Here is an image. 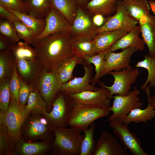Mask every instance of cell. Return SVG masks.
<instances>
[{
    "label": "cell",
    "instance_id": "bcb514c9",
    "mask_svg": "<svg viewBox=\"0 0 155 155\" xmlns=\"http://www.w3.org/2000/svg\"><path fill=\"white\" fill-rule=\"evenodd\" d=\"M106 18L102 15L96 14L93 16L92 21L94 24L97 28L101 27L104 24Z\"/></svg>",
    "mask_w": 155,
    "mask_h": 155
},
{
    "label": "cell",
    "instance_id": "6da1fadb",
    "mask_svg": "<svg viewBox=\"0 0 155 155\" xmlns=\"http://www.w3.org/2000/svg\"><path fill=\"white\" fill-rule=\"evenodd\" d=\"M74 39L71 33L61 32L48 35L32 44L42 69L49 72L56 70L74 56L72 49Z\"/></svg>",
    "mask_w": 155,
    "mask_h": 155
},
{
    "label": "cell",
    "instance_id": "83f0119b",
    "mask_svg": "<svg viewBox=\"0 0 155 155\" xmlns=\"http://www.w3.org/2000/svg\"><path fill=\"white\" fill-rule=\"evenodd\" d=\"M5 8L16 15L21 22L24 23L32 31L35 36L40 34L43 31L46 24L45 18L39 19L30 13L28 14L22 13Z\"/></svg>",
    "mask_w": 155,
    "mask_h": 155
},
{
    "label": "cell",
    "instance_id": "ee69618b",
    "mask_svg": "<svg viewBox=\"0 0 155 155\" xmlns=\"http://www.w3.org/2000/svg\"><path fill=\"white\" fill-rule=\"evenodd\" d=\"M0 17L2 19L6 20L13 23L16 21H20L16 15L1 5H0Z\"/></svg>",
    "mask_w": 155,
    "mask_h": 155
},
{
    "label": "cell",
    "instance_id": "836d02e7",
    "mask_svg": "<svg viewBox=\"0 0 155 155\" xmlns=\"http://www.w3.org/2000/svg\"><path fill=\"white\" fill-rule=\"evenodd\" d=\"M30 13L39 19L44 18L51 7V0H27Z\"/></svg>",
    "mask_w": 155,
    "mask_h": 155
},
{
    "label": "cell",
    "instance_id": "4fadbf2b",
    "mask_svg": "<svg viewBox=\"0 0 155 155\" xmlns=\"http://www.w3.org/2000/svg\"><path fill=\"white\" fill-rule=\"evenodd\" d=\"M99 85L100 87L96 91H86L77 94L67 93L74 101L80 103L110 108V91L105 87L103 82H99Z\"/></svg>",
    "mask_w": 155,
    "mask_h": 155
},
{
    "label": "cell",
    "instance_id": "30bf717a",
    "mask_svg": "<svg viewBox=\"0 0 155 155\" xmlns=\"http://www.w3.org/2000/svg\"><path fill=\"white\" fill-rule=\"evenodd\" d=\"M110 122L109 125L117 138L126 150L129 149L134 155H148L141 146V142L136 134L131 132L128 125L117 119Z\"/></svg>",
    "mask_w": 155,
    "mask_h": 155
},
{
    "label": "cell",
    "instance_id": "603a6c76",
    "mask_svg": "<svg viewBox=\"0 0 155 155\" xmlns=\"http://www.w3.org/2000/svg\"><path fill=\"white\" fill-rule=\"evenodd\" d=\"M121 3L130 16L138 21L150 14L151 8L147 0H123Z\"/></svg>",
    "mask_w": 155,
    "mask_h": 155
},
{
    "label": "cell",
    "instance_id": "60d3db41",
    "mask_svg": "<svg viewBox=\"0 0 155 155\" xmlns=\"http://www.w3.org/2000/svg\"><path fill=\"white\" fill-rule=\"evenodd\" d=\"M0 5L22 13L29 14L30 13L27 3L22 0H0Z\"/></svg>",
    "mask_w": 155,
    "mask_h": 155
},
{
    "label": "cell",
    "instance_id": "7a4b0ae2",
    "mask_svg": "<svg viewBox=\"0 0 155 155\" xmlns=\"http://www.w3.org/2000/svg\"><path fill=\"white\" fill-rule=\"evenodd\" d=\"M55 138L51 155H80L81 146L84 135L73 128H52Z\"/></svg>",
    "mask_w": 155,
    "mask_h": 155
},
{
    "label": "cell",
    "instance_id": "277c9868",
    "mask_svg": "<svg viewBox=\"0 0 155 155\" xmlns=\"http://www.w3.org/2000/svg\"><path fill=\"white\" fill-rule=\"evenodd\" d=\"M68 118L67 125L80 131L88 129L96 120L108 115L110 108L82 104L74 101Z\"/></svg>",
    "mask_w": 155,
    "mask_h": 155
},
{
    "label": "cell",
    "instance_id": "74e56055",
    "mask_svg": "<svg viewBox=\"0 0 155 155\" xmlns=\"http://www.w3.org/2000/svg\"><path fill=\"white\" fill-rule=\"evenodd\" d=\"M0 35L9 39L14 44L20 39L13 23L6 20L0 21Z\"/></svg>",
    "mask_w": 155,
    "mask_h": 155
},
{
    "label": "cell",
    "instance_id": "5b68a950",
    "mask_svg": "<svg viewBox=\"0 0 155 155\" xmlns=\"http://www.w3.org/2000/svg\"><path fill=\"white\" fill-rule=\"evenodd\" d=\"M26 105H21L18 100L11 97L7 111L4 113H0V123L6 127L14 151L16 146L21 139L22 125L28 114Z\"/></svg>",
    "mask_w": 155,
    "mask_h": 155
},
{
    "label": "cell",
    "instance_id": "cb8c5ba5",
    "mask_svg": "<svg viewBox=\"0 0 155 155\" xmlns=\"http://www.w3.org/2000/svg\"><path fill=\"white\" fill-rule=\"evenodd\" d=\"M118 0H91L84 7L92 13L109 16L116 10Z\"/></svg>",
    "mask_w": 155,
    "mask_h": 155
},
{
    "label": "cell",
    "instance_id": "8fae6325",
    "mask_svg": "<svg viewBox=\"0 0 155 155\" xmlns=\"http://www.w3.org/2000/svg\"><path fill=\"white\" fill-rule=\"evenodd\" d=\"M108 74L112 75L114 78L112 86L104 85L110 91L111 98L113 94L123 96L128 95L130 92L132 85L135 83L140 71L138 68L136 67L119 71H112Z\"/></svg>",
    "mask_w": 155,
    "mask_h": 155
},
{
    "label": "cell",
    "instance_id": "f35d334b",
    "mask_svg": "<svg viewBox=\"0 0 155 155\" xmlns=\"http://www.w3.org/2000/svg\"><path fill=\"white\" fill-rule=\"evenodd\" d=\"M9 82H0V113H4L9 106L11 94L9 88Z\"/></svg>",
    "mask_w": 155,
    "mask_h": 155
},
{
    "label": "cell",
    "instance_id": "b9f144b4",
    "mask_svg": "<svg viewBox=\"0 0 155 155\" xmlns=\"http://www.w3.org/2000/svg\"><path fill=\"white\" fill-rule=\"evenodd\" d=\"M11 97L18 100V91L20 86L19 77L17 70V61L15 59L14 69L9 82Z\"/></svg>",
    "mask_w": 155,
    "mask_h": 155
},
{
    "label": "cell",
    "instance_id": "c3c4849f",
    "mask_svg": "<svg viewBox=\"0 0 155 155\" xmlns=\"http://www.w3.org/2000/svg\"><path fill=\"white\" fill-rule=\"evenodd\" d=\"M78 5L84 7L90 1V0H74Z\"/></svg>",
    "mask_w": 155,
    "mask_h": 155
},
{
    "label": "cell",
    "instance_id": "d4e9b609",
    "mask_svg": "<svg viewBox=\"0 0 155 155\" xmlns=\"http://www.w3.org/2000/svg\"><path fill=\"white\" fill-rule=\"evenodd\" d=\"M51 6L72 25L78 6L74 0H51Z\"/></svg>",
    "mask_w": 155,
    "mask_h": 155
},
{
    "label": "cell",
    "instance_id": "1f68e13d",
    "mask_svg": "<svg viewBox=\"0 0 155 155\" xmlns=\"http://www.w3.org/2000/svg\"><path fill=\"white\" fill-rule=\"evenodd\" d=\"M29 44L25 42L19 41L12 46L11 49L15 59L24 58L33 61H39L36 50Z\"/></svg>",
    "mask_w": 155,
    "mask_h": 155
},
{
    "label": "cell",
    "instance_id": "f546056e",
    "mask_svg": "<svg viewBox=\"0 0 155 155\" xmlns=\"http://www.w3.org/2000/svg\"><path fill=\"white\" fill-rule=\"evenodd\" d=\"M72 49L75 55L83 59L86 56H91L97 54L93 39H74Z\"/></svg>",
    "mask_w": 155,
    "mask_h": 155
},
{
    "label": "cell",
    "instance_id": "9c48e42d",
    "mask_svg": "<svg viewBox=\"0 0 155 155\" xmlns=\"http://www.w3.org/2000/svg\"><path fill=\"white\" fill-rule=\"evenodd\" d=\"M139 24L128 13L121 0H118L116 4V10L114 14L106 18L104 24L98 28L97 34L105 31L125 30L128 32Z\"/></svg>",
    "mask_w": 155,
    "mask_h": 155
},
{
    "label": "cell",
    "instance_id": "681fc988",
    "mask_svg": "<svg viewBox=\"0 0 155 155\" xmlns=\"http://www.w3.org/2000/svg\"><path fill=\"white\" fill-rule=\"evenodd\" d=\"M151 9L155 15V1H149Z\"/></svg>",
    "mask_w": 155,
    "mask_h": 155
},
{
    "label": "cell",
    "instance_id": "3957f363",
    "mask_svg": "<svg viewBox=\"0 0 155 155\" xmlns=\"http://www.w3.org/2000/svg\"><path fill=\"white\" fill-rule=\"evenodd\" d=\"M20 138V140L27 142L40 140L53 144L55 135L42 114L29 113L22 125Z\"/></svg>",
    "mask_w": 155,
    "mask_h": 155
},
{
    "label": "cell",
    "instance_id": "ba28073f",
    "mask_svg": "<svg viewBox=\"0 0 155 155\" xmlns=\"http://www.w3.org/2000/svg\"><path fill=\"white\" fill-rule=\"evenodd\" d=\"M62 84L57 70L49 72L42 69L36 86L40 95L46 102L47 112L51 111L54 98L60 90Z\"/></svg>",
    "mask_w": 155,
    "mask_h": 155
},
{
    "label": "cell",
    "instance_id": "ab89813d",
    "mask_svg": "<svg viewBox=\"0 0 155 155\" xmlns=\"http://www.w3.org/2000/svg\"><path fill=\"white\" fill-rule=\"evenodd\" d=\"M13 24L20 39H22L24 42L32 44L35 36L32 31L21 21H16Z\"/></svg>",
    "mask_w": 155,
    "mask_h": 155
},
{
    "label": "cell",
    "instance_id": "ac0fdd59",
    "mask_svg": "<svg viewBox=\"0 0 155 155\" xmlns=\"http://www.w3.org/2000/svg\"><path fill=\"white\" fill-rule=\"evenodd\" d=\"M16 60L19 77L30 86L32 89L35 88L42 69L39 62L33 61L24 58Z\"/></svg>",
    "mask_w": 155,
    "mask_h": 155
},
{
    "label": "cell",
    "instance_id": "52a82bcc",
    "mask_svg": "<svg viewBox=\"0 0 155 155\" xmlns=\"http://www.w3.org/2000/svg\"><path fill=\"white\" fill-rule=\"evenodd\" d=\"M140 93L139 89L135 86L133 90L126 96L116 94L112 96L111 98L114 99L110 110L113 114L108 117V121L117 119L123 123L125 117L131 111L136 108H141L143 103L138 96Z\"/></svg>",
    "mask_w": 155,
    "mask_h": 155
},
{
    "label": "cell",
    "instance_id": "44dd1931",
    "mask_svg": "<svg viewBox=\"0 0 155 155\" xmlns=\"http://www.w3.org/2000/svg\"><path fill=\"white\" fill-rule=\"evenodd\" d=\"M52 144L42 141L27 142L20 140L14 152L15 155H48L51 154Z\"/></svg>",
    "mask_w": 155,
    "mask_h": 155
},
{
    "label": "cell",
    "instance_id": "f1b7e54d",
    "mask_svg": "<svg viewBox=\"0 0 155 155\" xmlns=\"http://www.w3.org/2000/svg\"><path fill=\"white\" fill-rule=\"evenodd\" d=\"M46 102L40 95L37 86L32 89L26 105L28 113L41 115L46 111Z\"/></svg>",
    "mask_w": 155,
    "mask_h": 155
},
{
    "label": "cell",
    "instance_id": "e575fe53",
    "mask_svg": "<svg viewBox=\"0 0 155 155\" xmlns=\"http://www.w3.org/2000/svg\"><path fill=\"white\" fill-rule=\"evenodd\" d=\"M96 127L94 122L89 128L84 130V137L82 141L80 155H92L96 147L97 141L94 140V133Z\"/></svg>",
    "mask_w": 155,
    "mask_h": 155
},
{
    "label": "cell",
    "instance_id": "7c38bea8",
    "mask_svg": "<svg viewBox=\"0 0 155 155\" xmlns=\"http://www.w3.org/2000/svg\"><path fill=\"white\" fill-rule=\"evenodd\" d=\"M137 51L133 48L123 49L115 53L109 49L104 58V62L100 75V78L112 71H119L126 69L133 68L130 65L131 58Z\"/></svg>",
    "mask_w": 155,
    "mask_h": 155
},
{
    "label": "cell",
    "instance_id": "2e32d148",
    "mask_svg": "<svg viewBox=\"0 0 155 155\" xmlns=\"http://www.w3.org/2000/svg\"><path fill=\"white\" fill-rule=\"evenodd\" d=\"M82 64L84 70V74L82 77H76L67 82L63 84L60 91L67 93L77 94L86 91H95L98 88L90 84L92 78V67L86 65L84 60Z\"/></svg>",
    "mask_w": 155,
    "mask_h": 155
},
{
    "label": "cell",
    "instance_id": "4316f807",
    "mask_svg": "<svg viewBox=\"0 0 155 155\" xmlns=\"http://www.w3.org/2000/svg\"><path fill=\"white\" fill-rule=\"evenodd\" d=\"M155 117V109L148 102V106L144 109L136 108L133 110L125 117L123 123L128 125L132 122L135 123L147 122Z\"/></svg>",
    "mask_w": 155,
    "mask_h": 155
},
{
    "label": "cell",
    "instance_id": "484cf974",
    "mask_svg": "<svg viewBox=\"0 0 155 155\" xmlns=\"http://www.w3.org/2000/svg\"><path fill=\"white\" fill-rule=\"evenodd\" d=\"M15 62L11 49L0 51V82H9Z\"/></svg>",
    "mask_w": 155,
    "mask_h": 155
},
{
    "label": "cell",
    "instance_id": "d6986e66",
    "mask_svg": "<svg viewBox=\"0 0 155 155\" xmlns=\"http://www.w3.org/2000/svg\"><path fill=\"white\" fill-rule=\"evenodd\" d=\"M141 33L140 25L118 40L110 48L109 50L114 52L119 49L133 48L137 51H143L145 48V43L140 36Z\"/></svg>",
    "mask_w": 155,
    "mask_h": 155
},
{
    "label": "cell",
    "instance_id": "7bdbcfd3",
    "mask_svg": "<svg viewBox=\"0 0 155 155\" xmlns=\"http://www.w3.org/2000/svg\"><path fill=\"white\" fill-rule=\"evenodd\" d=\"M19 79L20 86L18 91V100L21 105H26L31 92L32 88L20 77Z\"/></svg>",
    "mask_w": 155,
    "mask_h": 155
},
{
    "label": "cell",
    "instance_id": "9a60e30c",
    "mask_svg": "<svg viewBox=\"0 0 155 155\" xmlns=\"http://www.w3.org/2000/svg\"><path fill=\"white\" fill-rule=\"evenodd\" d=\"M45 18L46 24L43 31L40 34L34 37L32 44L54 33L67 32L71 33L72 25L52 7H51Z\"/></svg>",
    "mask_w": 155,
    "mask_h": 155
},
{
    "label": "cell",
    "instance_id": "f907efd6",
    "mask_svg": "<svg viewBox=\"0 0 155 155\" xmlns=\"http://www.w3.org/2000/svg\"><path fill=\"white\" fill-rule=\"evenodd\" d=\"M22 0L24 2H26L27 0Z\"/></svg>",
    "mask_w": 155,
    "mask_h": 155
},
{
    "label": "cell",
    "instance_id": "d6a6232c",
    "mask_svg": "<svg viewBox=\"0 0 155 155\" xmlns=\"http://www.w3.org/2000/svg\"><path fill=\"white\" fill-rule=\"evenodd\" d=\"M144 59L138 62L135 65L136 67H142L146 69L148 75L145 82L141 86L142 90H144L148 83L150 88L155 87V57L148 55H145Z\"/></svg>",
    "mask_w": 155,
    "mask_h": 155
},
{
    "label": "cell",
    "instance_id": "7dc6e473",
    "mask_svg": "<svg viewBox=\"0 0 155 155\" xmlns=\"http://www.w3.org/2000/svg\"><path fill=\"white\" fill-rule=\"evenodd\" d=\"M145 92L148 96V100L151 106L155 109V96H150V88L147 86L145 89Z\"/></svg>",
    "mask_w": 155,
    "mask_h": 155
},
{
    "label": "cell",
    "instance_id": "d590c367",
    "mask_svg": "<svg viewBox=\"0 0 155 155\" xmlns=\"http://www.w3.org/2000/svg\"><path fill=\"white\" fill-rule=\"evenodd\" d=\"M108 50L92 56H86L83 59L84 61L87 64L92 63L95 67L96 73L91 82L92 85H95L99 82L100 75L104 64L105 56Z\"/></svg>",
    "mask_w": 155,
    "mask_h": 155
},
{
    "label": "cell",
    "instance_id": "4dcf8cb0",
    "mask_svg": "<svg viewBox=\"0 0 155 155\" xmlns=\"http://www.w3.org/2000/svg\"><path fill=\"white\" fill-rule=\"evenodd\" d=\"M83 59L76 55L63 63L57 70L63 84L66 83L73 79V73L75 66L82 64Z\"/></svg>",
    "mask_w": 155,
    "mask_h": 155
},
{
    "label": "cell",
    "instance_id": "8992f818",
    "mask_svg": "<svg viewBox=\"0 0 155 155\" xmlns=\"http://www.w3.org/2000/svg\"><path fill=\"white\" fill-rule=\"evenodd\" d=\"M73 103V100L66 92L59 91L57 93L51 112L46 111L42 113L51 129L67 127Z\"/></svg>",
    "mask_w": 155,
    "mask_h": 155
},
{
    "label": "cell",
    "instance_id": "5bb4252c",
    "mask_svg": "<svg viewBox=\"0 0 155 155\" xmlns=\"http://www.w3.org/2000/svg\"><path fill=\"white\" fill-rule=\"evenodd\" d=\"M78 5L72 25L71 34L75 40H92L97 34V28L83 9Z\"/></svg>",
    "mask_w": 155,
    "mask_h": 155
},
{
    "label": "cell",
    "instance_id": "ffe728a7",
    "mask_svg": "<svg viewBox=\"0 0 155 155\" xmlns=\"http://www.w3.org/2000/svg\"><path fill=\"white\" fill-rule=\"evenodd\" d=\"M141 33L151 57H155V17L150 14L142 16L138 21Z\"/></svg>",
    "mask_w": 155,
    "mask_h": 155
},
{
    "label": "cell",
    "instance_id": "7402d4cb",
    "mask_svg": "<svg viewBox=\"0 0 155 155\" xmlns=\"http://www.w3.org/2000/svg\"><path fill=\"white\" fill-rule=\"evenodd\" d=\"M127 32L125 30H116L105 31L97 34L93 39L97 54L109 49Z\"/></svg>",
    "mask_w": 155,
    "mask_h": 155
},
{
    "label": "cell",
    "instance_id": "f6af8a7d",
    "mask_svg": "<svg viewBox=\"0 0 155 155\" xmlns=\"http://www.w3.org/2000/svg\"><path fill=\"white\" fill-rule=\"evenodd\" d=\"M15 44L9 39L0 35V51L11 49L12 46Z\"/></svg>",
    "mask_w": 155,
    "mask_h": 155
},
{
    "label": "cell",
    "instance_id": "e0dca14e",
    "mask_svg": "<svg viewBox=\"0 0 155 155\" xmlns=\"http://www.w3.org/2000/svg\"><path fill=\"white\" fill-rule=\"evenodd\" d=\"M127 150L110 132L101 133L92 155H128Z\"/></svg>",
    "mask_w": 155,
    "mask_h": 155
},
{
    "label": "cell",
    "instance_id": "8d00e7d4",
    "mask_svg": "<svg viewBox=\"0 0 155 155\" xmlns=\"http://www.w3.org/2000/svg\"><path fill=\"white\" fill-rule=\"evenodd\" d=\"M0 155H15L6 127L0 123Z\"/></svg>",
    "mask_w": 155,
    "mask_h": 155
}]
</instances>
